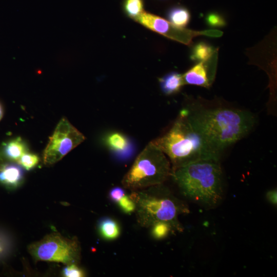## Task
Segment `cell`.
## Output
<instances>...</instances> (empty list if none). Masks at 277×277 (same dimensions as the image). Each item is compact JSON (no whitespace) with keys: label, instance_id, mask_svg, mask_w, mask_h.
<instances>
[{"label":"cell","instance_id":"4fadbf2b","mask_svg":"<svg viewBox=\"0 0 277 277\" xmlns=\"http://www.w3.org/2000/svg\"><path fill=\"white\" fill-rule=\"evenodd\" d=\"M28 147L21 137H17L7 143L4 146L3 153L8 159L16 161L25 153Z\"/></svg>","mask_w":277,"mask_h":277},{"label":"cell","instance_id":"277c9868","mask_svg":"<svg viewBox=\"0 0 277 277\" xmlns=\"http://www.w3.org/2000/svg\"><path fill=\"white\" fill-rule=\"evenodd\" d=\"M129 196L135 204L134 212L140 226L149 228L163 222L170 225L173 231H183L179 216L189 213V207L163 184L131 191Z\"/></svg>","mask_w":277,"mask_h":277},{"label":"cell","instance_id":"3957f363","mask_svg":"<svg viewBox=\"0 0 277 277\" xmlns=\"http://www.w3.org/2000/svg\"><path fill=\"white\" fill-rule=\"evenodd\" d=\"M170 176L186 198L206 209L216 208L224 197L220 161L202 160L172 170Z\"/></svg>","mask_w":277,"mask_h":277},{"label":"cell","instance_id":"484cf974","mask_svg":"<svg viewBox=\"0 0 277 277\" xmlns=\"http://www.w3.org/2000/svg\"><path fill=\"white\" fill-rule=\"evenodd\" d=\"M5 165L3 160L0 157V171L3 168Z\"/></svg>","mask_w":277,"mask_h":277},{"label":"cell","instance_id":"cb8c5ba5","mask_svg":"<svg viewBox=\"0 0 277 277\" xmlns=\"http://www.w3.org/2000/svg\"><path fill=\"white\" fill-rule=\"evenodd\" d=\"M200 35H204L208 37H220L223 35V32L216 29H208L199 31Z\"/></svg>","mask_w":277,"mask_h":277},{"label":"cell","instance_id":"8fae6325","mask_svg":"<svg viewBox=\"0 0 277 277\" xmlns=\"http://www.w3.org/2000/svg\"><path fill=\"white\" fill-rule=\"evenodd\" d=\"M23 171L15 164L5 165L0 171V182L10 188L17 187L22 182Z\"/></svg>","mask_w":277,"mask_h":277},{"label":"cell","instance_id":"4316f807","mask_svg":"<svg viewBox=\"0 0 277 277\" xmlns=\"http://www.w3.org/2000/svg\"><path fill=\"white\" fill-rule=\"evenodd\" d=\"M3 109H2V106H1V105L0 104V121H1V120L2 119V118L3 117Z\"/></svg>","mask_w":277,"mask_h":277},{"label":"cell","instance_id":"e0dca14e","mask_svg":"<svg viewBox=\"0 0 277 277\" xmlns=\"http://www.w3.org/2000/svg\"><path fill=\"white\" fill-rule=\"evenodd\" d=\"M143 7L142 0H124L123 3L125 13L134 20L144 12Z\"/></svg>","mask_w":277,"mask_h":277},{"label":"cell","instance_id":"2e32d148","mask_svg":"<svg viewBox=\"0 0 277 277\" xmlns=\"http://www.w3.org/2000/svg\"><path fill=\"white\" fill-rule=\"evenodd\" d=\"M167 17L169 22L175 27L185 28L189 23L190 14L184 7H175L168 11Z\"/></svg>","mask_w":277,"mask_h":277},{"label":"cell","instance_id":"30bf717a","mask_svg":"<svg viewBox=\"0 0 277 277\" xmlns=\"http://www.w3.org/2000/svg\"><path fill=\"white\" fill-rule=\"evenodd\" d=\"M104 142L109 150L119 159H127L133 152L132 143L122 133L117 131L109 132L105 136Z\"/></svg>","mask_w":277,"mask_h":277},{"label":"cell","instance_id":"d6986e66","mask_svg":"<svg viewBox=\"0 0 277 277\" xmlns=\"http://www.w3.org/2000/svg\"><path fill=\"white\" fill-rule=\"evenodd\" d=\"M205 23L211 28H222L226 25L224 17L215 12H210L206 16Z\"/></svg>","mask_w":277,"mask_h":277},{"label":"cell","instance_id":"603a6c76","mask_svg":"<svg viewBox=\"0 0 277 277\" xmlns=\"http://www.w3.org/2000/svg\"><path fill=\"white\" fill-rule=\"evenodd\" d=\"M125 194L126 192L123 188L115 187L110 190L109 196L112 201L116 203Z\"/></svg>","mask_w":277,"mask_h":277},{"label":"cell","instance_id":"9c48e42d","mask_svg":"<svg viewBox=\"0 0 277 277\" xmlns=\"http://www.w3.org/2000/svg\"><path fill=\"white\" fill-rule=\"evenodd\" d=\"M216 52L208 61L199 62L183 75L186 84L209 88L213 84L216 69Z\"/></svg>","mask_w":277,"mask_h":277},{"label":"cell","instance_id":"7a4b0ae2","mask_svg":"<svg viewBox=\"0 0 277 277\" xmlns=\"http://www.w3.org/2000/svg\"><path fill=\"white\" fill-rule=\"evenodd\" d=\"M169 159L171 170L202 161H220L216 151L189 121L186 109L180 111L170 129L152 141Z\"/></svg>","mask_w":277,"mask_h":277},{"label":"cell","instance_id":"9a60e30c","mask_svg":"<svg viewBox=\"0 0 277 277\" xmlns=\"http://www.w3.org/2000/svg\"><path fill=\"white\" fill-rule=\"evenodd\" d=\"M216 52L214 48L206 42H200L192 48L190 58L195 62L208 61Z\"/></svg>","mask_w":277,"mask_h":277},{"label":"cell","instance_id":"6da1fadb","mask_svg":"<svg viewBox=\"0 0 277 277\" xmlns=\"http://www.w3.org/2000/svg\"><path fill=\"white\" fill-rule=\"evenodd\" d=\"M186 110L193 127L221 154L248 134L256 123L254 115L245 110L219 107Z\"/></svg>","mask_w":277,"mask_h":277},{"label":"cell","instance_id":"5bb4252c","mask_svg":"<svg viewBox=\"0 0 277 277\" xmlns=\"http://www.w3.org/2000/svg\"><path fill=\"white\" fill-rule=\"evenodd\" d=\"M98 229L101 236L107 240H113L117 238L121 233L118 223L110 217L102 219L98 223Z\"/></svg>","mask_w":277,"mask_h":277},{"label":"cell","instance_id":"7402d4cb","mask_svg":"<svg viewBox=\"0 0 277 277\" xmlns=\"http://www.w3.org/2000/svg\"><path fill=\"white\" fill-rule=\"evenodd\" d=\"M75 264L67 265L62 271V275L66 277H83L85 273Z\"/></svg>","mask_w":277,"mask_h":277},{"label":"cell","instance_id":"44dd1931","mask_svg":"<svg viewBox=\"0 0 277 277\" xmlns=\"http://www.w3.org/2000/svg\"><path fill=\"white\" fill-rule=\"evenodd\" d=\"M116 203L122 211L126 214H131L135 211V206L134 202L129 195L126 194L121 198Z\"/></svg>","mask_w":277,"mask_h":277},{"label":"cell","instance_id":"5b68a950","mask_svg":"<svg viewBox=\"0 0 277 277\" xmlns=\"http://www.w3.org/2000/svg\"><path fill=\"white\" fill-rule=\"evenodd\" d=\"M171 172L169 159L151 141L136 157L122 184L131 191L142 189L164 184Z\"/></svg>","mask_w":277,"mask_h":277},{"label":"cell","instance_id":"ffe728a7","mask_svg":"<svg viewBox=\"0 0 277 277\" xmlns=\"http://www.w3.org/2000/svg\"><path fill=\"white\" fill-rule=\"evenodd\" d=\"M38 156L28 152L24 153L17 161V163L24 168L29 170L34 168L38 163Z\"/></svg>","mask_w":277,"mask_h":277},{"label":"cell","instance_id":"ba28073f","mask_svg":"<svg viewBox=\"0 0 277 277\" xmlns=\"http://www.w3.org/2000/svg\"><path fill=\"white\" fill-rule=\"evenodd\" d=\"M135 21L161 35L187 45L191 44L193 38L200 35L199 31L176 27L160 16L144 11Z\"/></svg>","mask_w":277,"mask_h":277},{"label":"cell","instance_id":"ac0fdd59","mask_svg":"<svg viewBox=\"0 0 277 277\" xmlns=\"http://www.w3.org/2000/svg\"><path fill=\"white\" fill-rule=\"evenodd\" d=\"M150 228L152 236L157 240L166 238L170 232L173 231L170 225L163 222L155 223Z\"/></svg>","mask_w":277,"mask_h":277},{"label":"cell","instance_id":"d4e9b609","mask_svg":"<svg viewBox=\"0 0 277 277\" xmlns=\"http://www.w3.org/2000/svg\"><path fill=\"white\" fill-rule=\"evenodd\" d=\"M277 192L276 189H274L273 190H269L266 193V197L267 200L272 204L274 205H276V196Z\"/></svg>","mask_w":277,"mask_h":277},{"label":"cell","instance_id":"52a82bcc","mask_svg":"<svg viewBox=\"0 0 277 277\" xmlns=\"http://www.w3.org/2000/svg\"><path fill=\"white\" fill-rule=\"evenodd\" d=\"M85 139L84 135L66 118H62L44 150V164L52 165L59 161Z\"/></svg>","mask_w":277,"mask_h":277},{"label":"cell","instance_id":"7c38bea8","mask_svg":"<svg viewBox=\"0 0 277 277\" xmlns=\"http://www.w3.org/2000/svg\"><path fill=\"white\" fill-rule=\"evenodd\" d=\"M159 82L162 91L166 95L176 93L185 85L183 75L176 72L166 74L160 78Z\"/></svg>","mask_w":277,"mask_h":277},{"label":"cell","instance_id":"8992f818","mask_svg":"<svg viewBox=\"0 0 277 277\" xmlns=\"http://www.w3.org/2000/svg\"><path fill=\"white\" fill-rule=\"evenodd\" d=\"M28 249L36 261L54 262L67 265L78 264L81 259V247L77 239L67 238L55 232L30 244Z\"/></svg>","mask_w":277,"mask_h":277}]
</instances>
